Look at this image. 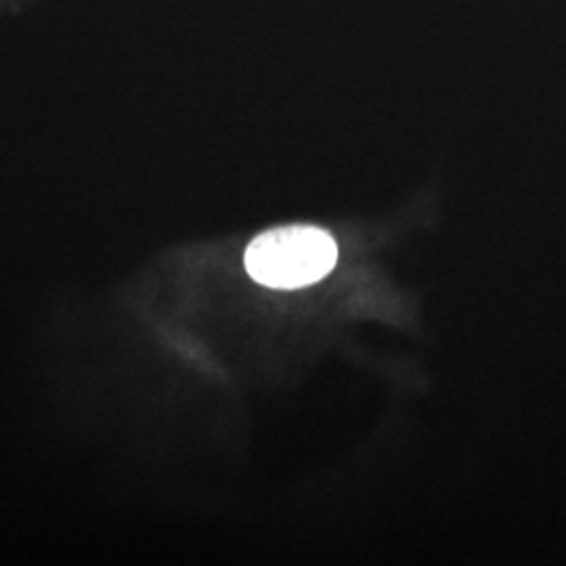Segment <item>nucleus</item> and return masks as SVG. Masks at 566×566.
Returning <instances> with one entry per match:
<instances>
[{
	"mask_svg": "<svg viewBox=\"0 0 566 566\" xmlns=\"http://www.w3.org/2000/svg\"><path fill=\"white\" fill-rule=\"evenodd\" d=\"M338 245L315 224H285L254 238L243 256L254 282L275 290H298L322 282L336 266Z\"/></svg>",
	"mask_w": 566,
	"mask_h": 566,
	"instance_id": "nucleus-1",
	"label": "nucleus"
}]
</instances>
